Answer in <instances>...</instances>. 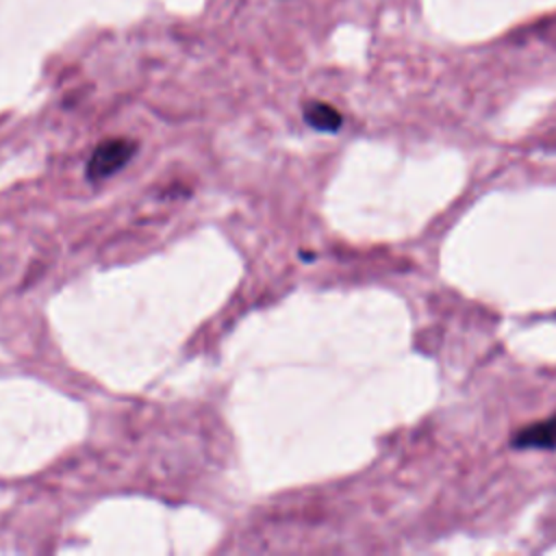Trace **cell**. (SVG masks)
I'll use <instances>...</instances> for the list:
<instances>
[{
	"mask_svg": "<svg viewBox=\"0 0 556 556\" xmlns=\"http://www.w3.org/2000/svg\"><path fill=\"white\" fill-rule=\"evenodd\" d=\"M135 150H137V146L130 139H124V137L102 141L93 150V154L87 163V178L102 180V178L113 176L115 172H119L130 161Z\"/></svg>",
	"mask_w": 556,
	"mask_h": 556,
	"instance_id": "cell-1",
	"label": "cell"
},
{
	"mask_svg": "<svg viewBox=\"0 0 556 556\" xmlns=\"http://www.w3.org/2000/svg\"><path fill=\"white\" fill-rule=\"evenodd\" d=\"M515 447H554L556 445V417L549 421H541L519 430L513 437Z\"/></svg>",
	"mask_w": 556,
	"mask_h": 556,
	"instance_id": "cell-2",
	"label": "cell"
},
{
	"mask_svg": "<svg viewBox=\"0 0 556 556\" xmlns=\"http://www.w3.org/2000/svg\"><path fill=\"white\" fill-rule=\"evenodd\" d=\"M304 119L317 130H337L341 126V113L326 102L306 104Z\"/></svg>",
	"mask_w": 556,
	"mask_h": 556,
	"instance_id": "cell-3",
	"label": "cell"
}]
</instances>
